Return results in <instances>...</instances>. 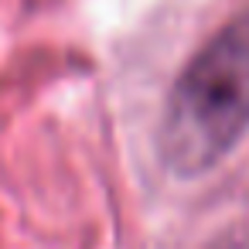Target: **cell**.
Wrapping results in <instances>:
<instances>
[{"label":"cell","instance_id":"6da1fadb","mask_svg":"<svg viewBox=\"0 0 249 249\" xmlns=\"http://www.w3.org/2000/svg\"><path fill=\"white\" fill-rule=\"evenodd\" d=\"M249 133V11L218 28L178 75L157 147L167 171L198 178Z\"/></svg>","mask_w":249,"mask_h":249},{"label":"cell","instance_id":"7a4b0ae2","mask_svg":"<svg viewBox=\"0 0 249 249\" xmlns=\"http://www.w3.org/2000/svg\"><path fill=\"white\" fill-rule=\"evenodd\" d=\"M212 249H249V232H235V235H225L218 239Z\"/></svg>","mask_w":249,"mask_h":249}]
</instances>
